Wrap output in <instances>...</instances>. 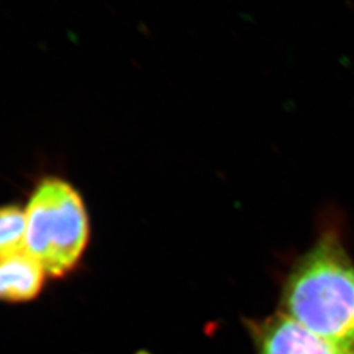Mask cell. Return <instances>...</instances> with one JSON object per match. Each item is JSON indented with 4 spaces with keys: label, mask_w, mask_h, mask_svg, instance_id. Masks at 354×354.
<instances>
[{
    "label": "cell",
    "mask_w": 354,
    "mask_h": 354,
    "mask_svg": "<svg viewBox=\"0 0 354 354\" xmlns=\"http://www.w3.org/2000/svg\"><path fill=\"white\" fill-rule=\"evenodd\" d=\"M254 354H354L328 342L276 311L261 319H245Z\"/></svg>",
    "instance_id": "cell-3"
},
{
    "label": "cell",
    "mask_w": 354,
    "mask_h": 354,
    "mask_svg": "<svg viewBox=\"0 0 354 354\" xmlns=\"http://www.w3.org/2000/svg\"><path fill=\"white\" fill-rule=\"evenodd\" d=\"M48 273L29 253L0 259V301L21 304L35 299L42 291Z\"/></svg>",
    "instance_id": "cell-4"
},
{
    "label": "cell",
    "mask_w": 354,
    "mask_h": 354,
    "mask_svg": "<svg viewBox=\"0 0 354 354\" xmlns=\"http://www.w3.org/2000/svg\"><path fill=\"white\" fill-rule=\"evenodd\" d=\"M277 311L354 351V261L342 223L328 219L319 226L315 241L286 272Z\"/></svg>",
    "instance_id": "cell-1"
},
{
    "label": "cell",
    "mask_w": 354,
    "mask_h": 354,
    "mask_svg": "<svg viewBox=\"0 0 354 354\" xmlns=\"http://www.w3.org/2000/svg\"><path fill=\"white\" fill-rule=\"evenodd\" d=\"M26 251L46 273L64 277L80 263L89 241V218L80 193L59 177L42 178L26 207Z\"/></svg>",
    "instance_id": "cell-2"
},
{
    "label": "cell",
    "mask_w": 354,
    "mask_h": 354,
    "mask_svg": "<svg viewBox=\"0 0 354 354\" xmlns=\"http://www.w3.org/2000/svg\"><path fill=\"white\" fill-rule=\"evenodd\" d=\"M26 244V209L17 205L0 206V259L24 252Z\"/></svg>",
    "instance_id": "cell-5"
}]
</instances>
